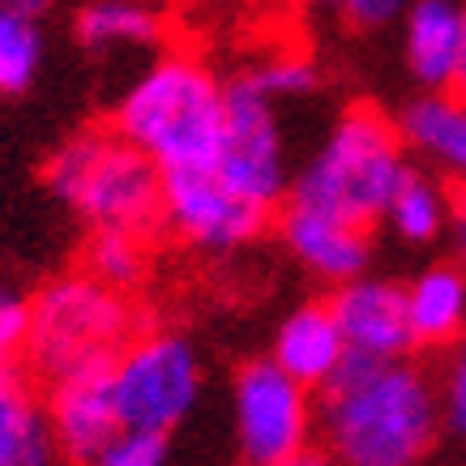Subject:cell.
Returning a JSON list of instances; mask_svg holds the SVG:
<instances>
[{"mask_svg": "<svg viewBox=\"0 0 466 466\" xmlns=\"http://www.w3.org/2000/svg\"><path fill=\"white\" fill-rule=\"evenodd\" d=\"M317 415V441L339 466H424L445 432V394L415 355L347 360Z\"/></svg>", "mask_w": 466, "mask_h": 466, "instance_id": "cell-1", "label": "cell"}, {"mask_svg": "<svg viewBox=\"0 0 466 466\" xmlns=\"http://www.w3.org/2000/svg\"><path fill=\"white\" fill-rule=\"evenodd\" d=\"M227 120V82L201 52L167 47L116 95L107 125L155 158L163 171L206 167L218 155Z\"/></svg>", "mask_w": 466, "mask_h": 466, "instance_id": "cell-2", "label": "cell"}, {"mask_svg": "<svg viewBox=\"0 0 466 466\" xmlns=\"http://www.w3.org/2000/svg\"><path fill=\"white\" fill-rule=\"evenodd\" d=\"M410 167L415 163L398 137L394 116L377 103H347L296 167L291 201L377 227Z\"/></svg>", "mask_w": 466, "mask_h": 466, "instance_id": "cell-3", "label": "cell"}, {"mask_svg": "<svg viewBox=\"0 0 466 466\" xmlns=\"http://www.w3.org/2000/svg\"><path fill=\"white\" fill-rule=\"evenodd\" d=\"M43 184L86 231L155 236L163 227V167L112 125L65 137L43 163Z\"/></svg>", "mask_w": 466, "mask_h": 466, "instance_id": "cell-4", "label": "cell"}, {"mask_svg": "<svg viewBox=\"0 0 466 466\" xmlns=\"http://www.w3.org/2000/svg\"><path fill=\"white\" fill-rule=\"evenodd\" d=\"M146 329L137 299L99 283L86 269L56 274L30 296V329L22 364L43 385L112 368V360Z\"/></svg>", "mask_w": 466, "mask_h": 466, "instance_id": "cell-5", "label": "cell"}, {"mask_svg": "<svg viewBox=\"0 0 466 466\" xmlns=\"http://www.w3.org/2000/svg\"><path fill=\"white\" fill-rule=\"evenodd\" d=\"M120 424L176 437L206 394V364L198 342L180 329L146 325L107 368Z\"/></svg>", "mask_w": 466, "mask_h": 466, "instance_id": "cell-6", "label": "cell"}, {"mask_svg": "<svg viewBox=\"0 0 466 466\" xmlns=\"http://www.w3.org/2000/svg\"><path fill=\"white\" fill-rule=\"evenodd\" d=\"M317 390L269 355L244 360L231 377V441L244 466L279 462L317 445Z\"/></svg>", "mask_w": 466, "mask_h": 466, "instance_id": "cell-7", "label": "cell"}, {"mask_svg": "<svg viewBox=\"0 0 466 466\" xmlns=\"http://www.w3.org/2000/svg\"><path fill=\"white\" fill-rule=\"evenodd\" d=\"M231 188H240L244 198H253L266 210H283L291 198V146H287L283 107L266 99L244 73L227 82V120H223V142L210 163Z\"/></svg>", "mask_w": 466, "mask_h": 466, "instance_id": "cell-8", "label": "cell"}, {"mask_svg": "<svg viewBox=\"0 0 466 466\" xmlns=\"http://www.w3.org/2000/svg\"><path fill=\"white\" fill-rule=\"evenodd\" d=\"M279 214L244 198L240 188L206 167L163 171V231L176 244L206 257H231L257 244Z\"/></svg>", "mask_w": 466, "mask_h": 466, "instance_id": "cell-9", "label": "cell"}, {"mask_svg": "<svg viewBox=\"0 0 466 466\" xmlns=\"http://www.w3.org/2000/svg\"><path fill=\"white\" fill-rule=\"evenodd\" d=\"M274 231H279L283 253L312 283L329 287V291L372 274L377 240H372V227L364 223H351V218H339V214L287 198L279 218H274Z\"/></svg>", "mask_w": 466, "mask_h": 466, "instance_id": "cell-10", "label": "cell"}, {"mask_svg": "<svg viewBox=\"0 0 466 466\" xmlns=\"http://www.w3.org/2000/svg\"><path fill=\"white\" fill-rule=\"evenodd\" d=\"M329 309L342 325L351 360H402L415 351L407 317V283L364 274L329 291Z\"/></svg>", "mask_w": 466, "mask_h": 466, "instance_id": "cell-11", "label": "cell"}, {"mask_svg": "<svg viewBox=\"0 0 466 466\" xmlns=\"http://www.w3.org/2000/svg\"><path fill=\"white\" fill-rule=\"evenodd\" d=\"M43 402H47V420H52V432H56L60 453H65L69 466H90L125 432L120 410H116V398H112L107 368L52 381L47 394H43Z\"/></svg>", "mask_w": 466, "mask_h": 466, "instance_id": "cell-12", "label": "cell"}, {"mask_svg": "<svg viewBox=\"0 0 466 466\" xmlns=\"http://www.w3.org/2000/svg\"><path fill=\"white\" fill-rule=\"evenodd\" d=\"M398 137L415 167L445 184H466V95L458 90H415L394 112Z\"/></svg>", "mask_w": 466, "mask_h": 466, "instance_id": "cell-13", "label": "cell"}, {"mask_svg": "<svg viewBox=\"0 0 466 466\" xmlns=\"http://www.w3.org/2000/svg\"><path fill=\"white\" fill-rule=\"evenodd\" d=\"M466 47V0H410L398 22V56L415 90H453Z\"/></svg>", "mask_w": 466, "mask_h": 466, "instance_id": "cell-14", "label": "cell"}, {"mask_svg": "<svg viewBox=\"0 0 466 466\" xmlns=\"http://www.w3.org/2000/svg\"><path fill=\"white\" fill-rule=\"evenodd\" d=\"M269 360L321 394L351 360L329 299H309V304L283 312V321L274 325V339H269Z\"/></svg>", "mask_w": 466, "mask_h": 466, "instance_id": "cell-15", "label": "cell"}, {"mask_svg": "<svg viewBox=\"0 0 466 466\" xmlns=\"http://www.w3.org/2000/svg\"><path fill=\"white\" fill-rule=\"evenodd\" d=\"M167 26V0H82L73 9V39L90 56L158 52Z\"/></svg>", "mask_w": 466, "mask_h": 466, "instance_id": "cell-16", "label": "cell"}, {"mask_svg": "<svg viewBox=\"0 0 466 466\" xmlns=\"http://www.w3.org/2000/svg\"><path fill=\"white\" fill-rule=\"evenodd\" d=\"M407 317L415 351H453L466 339V266L432 261L407 283Z\"/></svg>", "mask_w": 466, "mask_h": 466, "instance_id": "cell-17", "label": "cell"}, {"mask_svg": "<svg viewBox=\"0 0 466 466\" xmlns=\"http://www.w3.org/2000/svg\"><path fill=\"white\" fill-rule=\"evenodd\" d=\"M0 466H69L47 420V402L22 377L0 394Z\"/></svg>", "mask_w": 466, "mask_h": 466, "instance_id": "cell-18", "label": "cell"}, {"mask_svg": "<svg viewBox=\"0 0 466 466\" xmlns=\"http://www.w3.org/2000/svg\"><path fill=\"white\" fill-rule=\"evenodd\" d=\"M450 206L453 184H445L441 176H432L424 167H410V176L398 184L381 223L390 227V236L402 248H432L450 231Z\"/></svg>", "mask_w": 466, "mask_h": 466, "instance_id": "cell-19", "label": "cell"}, {"mask_svg": "<svg viewBox=\"0 0 466 466\" xmlns=\"http://www.w3.org/2000/svg\"><path fill=\"white\" fill-rule=\"evenodd\" d=\"M82 269L95 274L99 283L133 296L150 279V236H137V231H90Z\"/></svg>", "mask_w": 466, "mask_h": 466, "instance_id": "cell-20", "label": "cell"}, {"mask_svg": "<svg viewBox=\"0 0 466 466\" xmlns=\"http://www.w3.org/2000/svg\"><path fill=\"white\" fill-rule=\"evenodd\" d=\"M43 56H47V43H43L39 22L0 5V99H17L39 82Z\"/></svg>", "mask_w": 466, "mask_h": 466, "instance_id": "cell-21", "label": "cell"}, {"mask_svg": "<svg viewBox=\"0 0 466 466\" xmlns=\"http://www.w3.org/2000/svg\"><path fill=\"white\" fill-rule=\"evenodd\" d=\"M244 77H248L266 99L279 103V107H283V103L309 99V95H317V86H321L317 60L304 56V52H296V47H279V52L257 56L253 65L244 69Z\"/></svg>", "mask_w": 466, "mask_h": 466, "instance_id": "cell-22", "label": "cell"}, {"mask_svg": "<svg viewBox=\"0 0 466 466\" xmlns=\"http://www.w3.org/2000/svg\"><path fill=\"white\" fill-rule=\"evenodd\" d=\"M304 5L351 35H381V30H398L410 0H304Z\"/></svg>", "mask_w": 466, "mask_h": 466, "instance_id": "cell-23", "label": "cell"}, {"mask_svg": "<svg viewBox=\"0 0 466 466\" xmlns=\"http://www.w3.org/2000/svg\"><path fill=\"white\" fill-rule=\"evenodd\" d=\"M90 466H171V437L125 428Z\"/></svg>", "mask_w": 466, "mask_h": 466, "instance_id": "cell-24", "label": "cell"}, {"mask_svg": "<svg viewBox=\"0 0 466 466\" xmlns=\"http://www.w3.org/2000/svg\"><path fill=\"white\" fill-rule=\"evenodd\" d=\"M26 329H30V296H22L14 283L0 279V364L17 368L26 351Z\"/></svg>", "mask_w": 466, "mask_h": 466, "instance_id": "cell-25", "label": "cell"}, {"mask_svg": "<svg viewBox=\"0 0 466 466\" xmlns=\"http://www.w3.org/2000/svg\"><path fill=\"white\" fill-rule=\"evenodd\" d=\"M441 394H445V428L466 441V339L450 351V364L441 372Z\"/></svg>", "mask_w": 466, "mask_h": 466, "instance_id": "cell-26", "label": "cell"}, {"mask_svg": "<svg viewBox=\"0 0 466 466\" xmlns=\"http://www.w3.org/2000/svg\"><path fill=\"white\" fill-rule=\"evenodd\" d=\"M450 257L458 266H466V184L453 188V206H450V231H445Z\"/></svg>", "mask_w": 466, "mask_h": 466, "instance_id": "cell-27", "label": "cell"}, {"mask_svg": "<svg viewBox=\"0 0 466 466\" xmlns=\"http://www.w3.org/2000/svg\"><path fill=\"white\" fill-rule=\"evenodd\" d=\"M261 466H339L329 453L321 450V445H312V450L304 453H291V458H279V462H261Z\"/></svg>", "mask_w": 466, "mask_h": 466, "instance_id": "cell-28", "label": "cell"}, {"mask_svg": "<svg viewBox=\"0 0 466 466\" xmlns=\"http://www.w3.org/2000/svg\"><path fill=\"white\" fill-rule=\"evenodd\" d=\"M5 9H14V14H22V17H35V22H43V17L56 9L60 0H0Z\"/></svg>", "mask_w": 466, "mask_h": 466, "instance_id": "cell-29", "label": "cell"}, {"mask_svg": "<svg viewBox=\"0 0 466 466\" xmlns=\"http://www.w3.org/2000/svg\"><path fill=\"white\" fill-rule=\"evenodd\" d=\"M453 90L466 95V47H462V65H458V77H453Z\"/></svg>", "mask_w": 466, "mask_h": 466, "instance_id": "cell-30", "label": "cell"}, {"mask_svg": "<svg viewBox=\"0 0 466 466\" xmlns=\"http://www.w3.org/2000/svg\"><path fill=\"white\" fill-rule=\"evenodd\" d=\"M14 381H17V368H5V364H0V394H5V390H9Z\"/></svg>", "mask_w": 466, "mask_h": 466, "instance_id": "cell-31", "label": "cell"}, {"mask_svg": "<svg viewBox=\"0 0 466 466\" xmlns=\"http://www.w3.org/2000/svg\"><path fill=\"white\" fill-rule=\"evenodd\" d=\"M248 5H274V0H248Z\"/></svg>", "mask_w": 466, "mask_h": 466, "instance_id": "cell-32", "label": "cell"}]
</instances>
